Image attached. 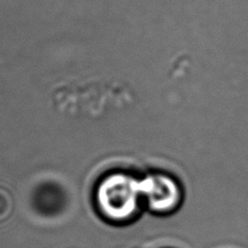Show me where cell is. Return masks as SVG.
<instances>
[{"instance_id": "obj_1", "label": "cell", "mask_w": 248, "mask_h": 248, "mask_svg": "<svg viewBox=\"0 0 248 248\" xmlns=\"http://www.w3.org/2000/svg\"><path fill=\"white\" fill-rule=\"evenodd\" d=\"M95 200L106 219L115 222L130 220L142 203L140 178L122 172L106 175L97 184Z\"/></svg>"}, {"instance_id": "obj_2", "label": "cell", "mask_w": 248, "mask_h": 248, "mask_svg": "<svg viewBox=\"0 0 248 248\" xmlns=\"http://www.w3.org/2000/svg\"><path fill=\"white\" fill-rule=\"evenodd\" d=\"M142 203L156 215H169L177 210L184 198L181 184L172 175L150 173L140 178Z\"/></svg>"}]
</instances>
